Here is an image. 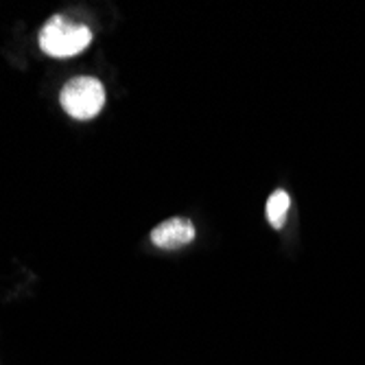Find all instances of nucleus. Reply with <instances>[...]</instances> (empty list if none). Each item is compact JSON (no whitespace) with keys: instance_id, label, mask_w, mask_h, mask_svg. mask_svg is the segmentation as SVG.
Instances as JSON below:
<instances>
[{"instance_id":"f257e3e1","label":"nucleus","mask_w":365,"mask_h":365,"mask_svg":"<svg viewBox=\"0 0 365 365\" xmlns=\"http://www.w3.org/2000/svg\"><path fill=\"white\" fill-rule=\"evenodd\" d=\"M92 42V31L66 16H53L40 31V48L48 57L68 59L83 53Z\"/></svg>"},{"instance_id":"20e7f679","label":"nucleus","mask_w":365,"mask_h":365,"mask_svg":"<svg viewBox=\"0 0 365 365\" xmlns=\"http://www.w3.org/2000/svg\"><path fill=\"white\" fill-rule=\"evenodd\" d=\"M289 208H291V197L284 190H274L272 197L267 199V219L272 227L280 230L284 225Z\"/></svg>"},{"instance_id":"f03ea898","label":"nucleus","mask_w":365,"mask_h":365,"mask_svg":"<svg viewBox=\"0 0 365 365\" xmlns=\"http://www.w3.org/2000/svg\"><path fill=\"white\" fill-rule=\"evenodd\" d=\"M59 103L75 120H90L106 106V88L96 77H75L61 88Z\"/></svg>"},{"instance_id":"7ed1b4c3","label":"nucleus","mask_w":365,"mask_h":365,"mask_svg":"<svg viewBox=\"0 0 365 365\" xmlns=\"http://www.w3.org/2000/svg\"><path fill=\"white\" fill-rule=\"evenodd\" d=\"M151 241L160 250H180L195 241V225L182 217L167 219L151 230Z\"/></svg>"}]
</instances>
